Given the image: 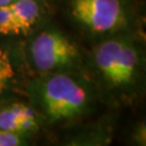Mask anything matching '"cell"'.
I'll list each match as a JSON object with an SVG mask.
<instances>
[{
	"label": "cell",
	"instance_id": "cell-1",
	"mask_svg": "<svg viewBox=\"0 0 146 146\" xmlns=\"http://www.w3.org/2000/svg\"><path fill=\"white\" fill-rule=\"evenodd\" d=\"M42 100L49 117L56 121L80 114L87 105L88 94L73 77L54 75L43 84Z\"/></svg>",
	"mask_w": 146,
	"mask_h": 146
},
{
	"label": "cell",
	"instance_id": "cell-2",
	"mask_svg": "<svg viewBox=\"0 0 146 146\" xmlns=\"http://www.w3.org/2000/svg\"><path fill=\"white\" fill-rule=\"evenodd\" d=\"M95 63L104 78L114 87L132 82L139 64L135 49L119 40L101 43L95 51Z\"/></svg>",
	"mask_w": 146,
	"mask_h": 146
},
{
	"label": "cell",
	"instance_id": "cell-3",
	"mask_svg": "<svg viewBox=\"0 0 146 146\" xmlns=\"http://www.w3.org/2000/svg\"><path fill=\"white\" fill-rule=\"evenodd\" d=\"M78 55L76 47L58 31H42L31 44L34 64L42 72L70 65Z\"/></svg>",
	"mask_w": 146,
	"mask_h": 146
},
{
	"label": "cell",
	"instance_id": "cell-4",
	"mask_svg": "<svg viewBox=\"0 0 146 146\" xmlns=\"http://www.w3.org/2000/svg\"><path fill=\"white\" fill-rule=\"evenodd\" d=\"M72 14L95 33L113 31L123 22L119 0H73Z\"/></svg>",
	"mask_w": 146,
	"mask_h": 146
},
{
	"label": "cell",
	"instance_id": "cell-5",
	"mask_svg": "<svg viewBox=\"0 0 146 146\" xmlns=\"http://www.w3.org/2000/svg\"><path fill=\"white\" fill-rule=\"evenodd\" d=\"M38 128L35 111L31 106L23 103H13L0 108V129L27 134Z\"/></svg>",
	"mask_w": 146,
	"mask_h": 146
},
{
	"label": "cell",
	"instance_id": "cell-6",
	"mask_svg": "<svg viewBox=\"0 0 146 146\" xmlns=\"http://www.w3.org/2000/svg\"><path fill=\"white\" fill-rule=\"evenodd\" d=\"M10 7L21 31L26 34L36 24L39 17V7L35 0H14L10 3Z\"/></svg>",
	"mask_w": 146,
	"mask_h": 146
},
{
	"label": "cell",
	"instance_id": "cell-7",
	"mask_svg": "<svg viewBox=\"0 0 146 146\" xmlns=\"http://www.w3.org/2000/svg\"><path fill=\"white\" fill-rule=\"evenodd\" d=\"M0 34L2 35H20V25L10 5H0Z\"/></svg>",
	"mask_w": 146,
	"mask_h": 146
},
{
	"label": "cell",
	"instance_id": "cell-8",
	"mask_svg": "<svg viewBox=\"0 0 146 146\" xmlns=\"http://www.w3.org/2000/svg\"><path fill=\"white\" fill-rule=\"evenodd\" d=\"M14 76V69L8 52L0 49V93L3 92L11 79Z\"/></svg>",
	"mask_w": 146,
	"mask_h": 146
},
{
	"label": "cell",
	"instance_id": "cell-9",
	"mask_svg": "<svg viewBox=\"0 0 146 146\" xmlns=\"http://www.w3.org/2000/svg\"><path fill=\"white\" fill-rule=\"evenodd\" d=\"M23 135L0 129V146H17L23 144Z\"/></svg>",
	"mask_w": 146,
	"mask_h": 146
},
{
	"label": "cell",
	"instance_id": "cell-10",
	"mask_svg": "<svg viewBox=\"0 0 146 146\" xmlns=\"http://www.w3.org/2000/svg\"><path fill=\"white\" fill-rule=\"evenodd\" d=\"M13 0H0V5H10Z\"/></svg>",
	"mask_w": 146,
	"mask_h": 146
},
{
	"label": "cell",
	"instance_id": "cell-11",
	"mask_svg": "<svg viewBox=\"0 0 146 146\" xmlns=\"http://www.w3.org/2000/svg\"><path fill=\"white\" fill-rule=\"evenodd\" d=\"M13 1H14V0H13Z\"/></svg>",
	"mask_w": 146,
	"mask_h": 146
}]
</instances>
